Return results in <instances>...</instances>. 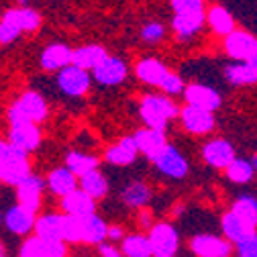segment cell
Listing matches in <instances>:
<instances>
[{
	"label": "cell",
	"instance_id": "74e56055",
	"mask_svg": "<svg viewBox=\"0 0 257 257\" xmlns=\"http://www.w3.org/2000/svg\"><path fill=\"white\" fill-rule=\"evenodd\" d=\"M157 88H162V90H164L166 94H170V96H178V94L184 92V82H182V78H180L178 74L168 72V74L164 76V80L159 82Z\"/></svg>",
	"mask_w": 257,
	"mask_h": 257
},
{
	"label": "cell",
	"instance_id": "681fc988",
	"mask_svg": "<svg viewBox=\"0 0 257 257\" xmlns=\"http://www.w3.org/2000/svg\"><path fill=\"white\" fill-rule=\"evenodd\" d=\"M19 3H21V7H27V0H19Z\"/></svg>",
	"mask_w": 257,
	"mask_h": 257
},
{
	"label": "cell",
	"instance_id": "5b68a950",
	"mask_svg": "<svg viewBox=\"0 0 257 257\" xmlns=\"http://www.w3.org/2000/svg\"><path fill=\"white\" fill-rule=\"evenodd\" d=\"M224 51L229 53V57L237 61H247V63H257V41L247 31H231L224 37Z\"/></svg>",
	"mask_w": 257,
	"mask_h": 257
},
{
	"label": "cell",
	"instance_id": "4dcf8cb0",
	"mask_svg": "<svg viewBox=\"0 0 257 257\" xmlns=\"http://www.w3.org/2000/svg\"><path fill=\"white\" fill-rule=\"evenodd\" d=\"M122 200L126 206H133V208H143L149 204L151 200V190L147 184L143 182H131L124 190H122Z\"/></svg>",
	"mask_w": 257,
	"mask_h": 257
},
{
	"label": "cell",
	"instance_id": "c3c4849f",
	"mask_svg": "<svg viewBox=\"0 0 257 257\" xmlns=\"http://www.w3.org/2000/svg\"><path fill=\"white\" fill-rule=\"evenodd\" d=\"M0 257H5V247H3V243H0Z\"/></svg>",
	"mask_w": 257,
	"mask_h": 257
},
{
	"label": "cell",
	"instance_id": "60d3db41",
	"mask_svg": "<svg viewBox=\"0 0 257 257\" xmlns=\"http://www.w3.org/2000/svg\"><path fill=\"white\" fill-rule=\"evenodd\" d=\"M237 257H257V235L251 233L237 243Z\"/></svg>",
	"mask_w": 257,
	"mask_h": 257
},
{
	"label": "cell",
	"instance_id": "cb8c5ba5",
	"mask_svg": "<svg viewBox=\"0 0 257 257\" xmlns=\"http://www.w3.org/2000/svg\"><path fill=\"white\" fill-rule=\"evenodd\" d=\"M137 153L139 151H137L133 137H124V139H120L118 145H114L106 151V162L112 166H131L137 159Z\"/></svg>",
	"mask_w": 257,
	"mask_h": 257
},
{
	"label": "cell",
	"instance_id": "277c9868",
	"mask_svg": "<svg viewBox=\"0 0 257 257\" xmlns=\"http://www.w3.org/2000/svg\"><path fill=\"white\" fill-rule=\"evenodd\" d=\"M149 247L153 257H170L178 251L180 237L170 222H157L149 229Z\"/></svg>",
	"mask_w": 257,
	"mask_h": 257
},
{
	"label": "cell",
	"instance_id": "ba28073f",
	"mask_svg": "<svg viewBox=\"0 0 257 257\" xmlns=\"http://www.w3.org/2000/svg\"><path fill=\"white\" fill-rule=\"evenodd\" d=\"M184 98L190 106H196V108H204V110H210L214 112L222 98H220V94L210 88V86H204V84H190V86H184Z\"/></svg>",
	"mask_w": 257,
	"mask_h": 257
},
{
	"label": "cell",
	"instance_id": "f1b7e54d",
	"mask_svg": "<svg viewBox=\"0 0 257 257\" xmlns=\"http://www.w3.org/2000/svg\"><path fill=\"white\" fill-rule=\"evenodd\" d=\"M220 224H222L224 239H227V241H233V243H239V241H243L247 235L255 233L253 229H249L247 224H245L239 216H235L233 212H227V214H224L222 220H220Z\"/></svg>",
	"mask_w": 257,
	"mask_h": 257
},
{
	"label": "cell",
	"instance_id": "8d00e7d4",
	"mask_svg": "<svg viewBox=\"0 0 257 257\" xmlns=\"http://www.w3.org/2000/svg\"><path fill=\"white\" fill-rule=\"evenodd\" d=\"M63 243H82V216L63 214Z\"/></svg>",
	"mask_w": 257,
	"mask_h": 257
},
{
	"label": "cell",
	"instance_id": "7c38bea8",
	"mask_svg": "<svg viewBox=\"0 0 257 257\" xmlns=\"http://www.w3.org/2000/svg\"><path fill=\"white\" fill-rule=\"evenodd\" d=\"M9 143L15 145L17 149L31 153L35 151L41 143V131L33 122H23V124H13L9 133Z\"/></svg>",
	"mask_w": 257,
	"mask_h": 257
},
{
	"label": "cell",
	"instance_id": "30bf717a",
	"mask_svg": "<svg viewBox=\"0 0 257 257\" xmlns=\"http://www.w3.org/2000/svg\"><path fill=\"white\" fill-rule=\"evenodd\" d=\"M192 251H194L198 257H229L231 255V243L222 237L216 235H196L190 243Z\"/></svg>",
	"mask_w": 257,
	"mask_h": 257
},
{
	"label": "cell",
	"instance_id": "52a82bcc",
	"mask_svg": "<svg viewBox=\"0 0 257 257\" xmlns=\"http://www.w3.org/2000/svg\"><path fill=\"white\" fill-rule=\"evenodd\" d=\"M92 78L102 86H116V84L124 82V78H126V63L120 57L106 55L98 66L92 70Z\"/></svg>",
	"mask_w": 257,
	"mask_h": 257
},
{
	"label": "cell",
	"instance_id": "ac0fdd59",
	"mask_svg": "<svg viewBox=\"0 0 257 257\" xmlns=\"http://www.w3.org/2000/svg\"><path fill=\"white\" fill-rule=\"evenodd\" d=\"M35 220H37L35 218V212H31L29 208H25L21 204H15L7 212V218H5L7 229L11 233H15V235H27V233H31V231H33V227H35Z\"/></svg>",
	"mask_w": 257,
	"mask_h": 257
},
{
	"label": "cell",
	"instance_id": "7402d4cb",
	"mask_svg": "<svg viewBox=\"0 0 257 257\" xmlns=\"http://www.w3.org/2000/svg\"><path fill=\"white\" fill-rule=\"evenodd\" d=\"M170 70L164 66L159 59L155 57H145L137 63V68H135V74L137 78L143 82V84H149V86H159V82L164 80V76L168 74Z\"/></svg>",
	"mask_w": 257,
	"mask_h": 257
},
{
	"label": "cell",
	"instance_id": "3957f363",
	"mask_svg": "<svg viewBox=\"0 0 257 257\" xmlns=\"http://www.w3.org/2000/svg\"><path fill=\"white\" fill-rule=\"evenodd\" d=\"M31 174V166L27 153L17 149L15 145L7 143L5 157H3V166H0V182H7L11 186H17L23 178Z\"/></svg>",
	"mask_w": 257,
	"mask_h": 257
},
{
	"label": "cell",
	"instance_id": "f35d334b",
	"mask_svg": "<svg viewBox=\"0 0 257 257\" xmlns=\"http://www.w3.org/2000/svg\"><path fill=\"white\" fill-rule=\"evenodd\" d=\"M166 37V29L162 23H147L141 29V39L147 43H159Z\"/></svg>",
	"mask_w": 257,
	"mask_h": 257
},
{
	"label": "cell",
	"instance_id": "4fadbf2b",
	"mask_svg": "<svg viewBox=\"0 0 257 257\" xmlns=\"http://www.w3.org/2000/svg\"><path fill=\"white\" fill-rule=\"evenodd\" d=\"M182 122H184V128L194 135H204V133H210L214 128V114L210 110H204V108H196V106H186L182 110Z\"/></svg>",
	"mask_w": 257,
	"mask_h": 257
},
{
	"label": "cell",
	"instance_id": "1f68e13d",
	"mask_svg": "<svg viewBox=\"0 0 257 257\" xmlns=\"http://www.w3.org/2000/svg\"><path fill=\"white\" fill-rule=\"evenodd\" d=\"M231 212L235 216H239L249 229L255 231V224H257V200L253 196H241L239 200H235Z\"/></svg>",
	"mask_w": 257,
	"mask_h": 257
},
{
	"label": "cell",
	"instance_id": "f907efd6",
	"mask_svg": "<svg viewBox=\"0 0 257 257\" xmlns=\"http://www.w3.org/2000/svg\"><path fill=\"white\" fill-rule=\"evenodd\" d=\"M170 257H174V255H170Z\"/></svg>",
	"mask_w": 257,
	"mask_h": 257
},
{
	"label": "cell",
	"instance_id": "d6a6232c",
	"mask_svg": "<svg viewBox=\"0 0 257 257\" xmlns=\"http://www.w3.org/2000/svg\"><path fill=\"white\" fill-rule=\"evenodd\" d=\"M23 35L21 31V25H19V19L15 15V9H9L0 21V45H9L13 41H17L19 37Z\"/></svg>",
	"mask_w": 257,
	"mask_h": 257
},
{
	"label": "cell",
	"instance_id": "484cf974",
	"mask_svg": "<svg viewBox=\"0 0 257 257\" xmlns=\"http://www.w3.org/2000/svg\"><path fill=\"white\" fill-rule=\"evenodd\" d=\"M224 78L235 86H247V84H255L257 80V63H247V61H239V63H231L224 70Z\"/></svg>",
	"mask_w": 257,
	"mask_h": 257
},
{
	"label": "cell",
	"instance_id": "8992f818",
	"mask_svg": "<svg viewBox=\"0 0 257 257\" xmlns=\"http://www.w3.org/2000/svg\"><path fill=\"white\" fill-rule=\"evenodd\" d=\"M90 84H92V76L86 70L72 66V63L57 72L59 90L66 96H72V98H80V96H84L90 90Z\"/></svg>",
	"mask_w": 257,
	"mask_h": 257
},
{
	"label": "cell",
	"instance_id": "83f0119b",
	"mask_svg": "<svg viewBox=\"0 0 257 257\" xmlns=\"http://www.w3.org/2000/svg\"><path fill=\"white\" fill-rule=\"evenodd\" d=\"M80 180H82V188H80V190H84L92 200H100V198L106 196L108 182H106V178H104L98 170H92V172L84 174Z\"/></svg>",
	"mask_w": 257,
	"mask_h": 257
},
{
	"label": "cell",
	"instance_id": "836d02e7",
	"mask_svg": "<svg viewBox=\"0 0 257 257\" xmlns=\"http://www.w3.org/2000/svg\"><path fill=\"white\" fill-rule=\"evenodd\" d=\"M122 255L124 257H153L147 237L139 233L122 237Z\"/></svg>",
	"mask_w": 257,
	"mask_h": 257
},
{
	"label": "cell",
	"instance_id": "44dd1931",
	"mask_svg": "<svg viewBox=\"0 0 257 257\" xmlns=\"http://www.w3.org/2000/svg\"><path fill=\"white\" fill-rule=\"evenodd\" d=\"M106 222L96 214H88V216H82V243H88V245H100L104 243L106 239Z\"/></svg>",
	"mask_w": 257,
	"mask_h": 257
},
{
	"label": "cell",
	"instance_id": "9a60e30c",
	"mask_svg": "<svg viewBox=\"0 0 257 257\" xmlns=\"http://www.w3.org/2000/svg\"><path fill=\"white\" fill-rule=\"evenodd\" d=\"M133 141L137 145V151H141L143 155H147L151 162L159 155L168 141H166V135L162 131H155V128H141L133 135Z\"/></svg>",
	"mask_w": 257,
	"mask_h": 257
},
{
	"label": "cell",
	"instance_id": "9c48e42d",
	"mask_svg": "<svg viewBox=\"0 0 257 257\" xmlns=\"http://www.w3.org/2000/svg\"><path fill=\"white\" fill-rule=\"evenodd\" d=\"M153 164L157 166V170L170 176V178H184L188 174V162H186V157L172 145H166L162 151H159V155L153 159Z\"/></svg>",
	"mask_w": 257,
	"mask_h": 257
},
{
	"label": "cell",
	"instance_id": "ab89813d",
	"mask_svg": "<svg viewBox=\"0 0 257 257\" xmlns=\"http://www.w3.org/2000/svg\"><path fill=\"white\" fill-rule=\"evenodd\" d=\"M172 9L176 15L204 13V3L202 0H172Z\"/></svg>",
	"mask_w": 257,
	"mask_h": 257
},
{
	"label": "cell",
	"instance_id": "7bdbcfd3",
	"mask_svg": "<svg viewBox=\"0 0 257 257\" xmlns=\"http://www.w3.org/2000/svg\"><path fill=\"white\" fill-rule=\"evenodd\" d=\"M68 247L63 241H43V257H66Z\"/></svg>",
	"mask_w": 257,
	"mask_h": 257
},
{
	"label": "cell",
	"instance_id": "8fae6325",
	"mask_svg": "<svg viewBox=\"0 0 257 257\" xmlns=\"http://www.w3.org/2000/svg\"><path fill=\"white\" fill-rule=\"evenodd\" d=\"M41 194H43V182L35 174H29L17 184V196L19 204L29 208L31 212H37L41 206Z\"/></svg>",
	"mask_w": 257,
	"mask_h": 257
},
{
	"label": "cell",
	"instance_id": "bcb514c9",
	"mask_svg": "<svg viewBox=\"0 0 257 257\" xmlns=\"http://www.w3.org/2000/svg\"><path fill=\"white\" fill-rule=\"evenodd\" d=\"M141 227H143V229L151 227V214H149L147 210H143V212H141Z\"/></svg>",
	"mask_w": 257,
	"mask_h": 257
},
{
	"label": "cell",
	"instance_id": "e0dca14e",
	"mask_svg": "<svg viewBox=\"0 0 257 257\" xmlns=\"http://www.w3.org/2000/svg\"><path fill=\"white\" fill-rule=\"evenodd\" d=\"M61 208L66 214H72V216H88L94 212L96 200H92L84 190L76 188L70 192V194L61 196Z\"/></svg>",
	"mask_w": 257,
	"mask_h": 257
},
{
	"label": "cell",
	"instance_id": "4316f807",
	"mask_svg": "<svg viewBox=\"0 0 257 257\" xmlns=\"http://www.w3.org/2000/svg\"><path fill=\"white\" fill-rule=\"evenodd\" d=\"M47 184H49V188H51L53 194L66 196V194H70L72 190L78 188V178H76L68 168H57V170H53V172L49 174Z\"/></svg>",
	"mask_w": 257,
	"mask_h": 257
},
{
	"label": "cell",
	"instance_id": "ffe728a7",
	"mask_svg": "<svg viewBox=\"0 0 257 257\" xmlns=\"http://www.w3.org/2000/svg\"><path fill=\"white\" fill-rule=\"evenodd\" d=\"M106 55H108V53H106V49H104L102 45H94V43H92V45H84V47L72 51V66L90 72V70H94L96 66H98V63H100Z\"/></svg>",
	"mask_w": 257,
	"mask_h": 257
},
{
	"label": "cell",
	"instance_id": "f6af8a7d",
	"mask_svg": "<svg viewBox=\"0 0 257 257\" xmlns=\"http://www.w3.org/2000/svg\"><path fill=\"white\" fill-rule=\"evenodd\" d=\"M106 237L112 239V241H118V239L124 237V233H122L120 227H108V229H106Z\"/></svg>",
	"mask_w": 257,
	"mask_h": 257
},
{
	"label": "cell",
	"instance_id": "ee69618b",
	"mask_svg": "<svg viewBox=\"0 0 257 257\" xmlns=\"http://www.w3.org/2000/svg\"><path fill=\"white\" fill-rule=\"evenodd\" d=\"M100 255L102 257H120V253L112 245H106V243H100Z\"/></svg>",
	"mask_w": 257,
	"mask_h": 257
},
{
	"label": "cell",
	"instance_id": "f546056e",
	"mask_svg": "<svg viewBox=\"0 0 257 257\" xmlns=\"http://www.w3.org/2000/svg\"><path fill=\"white\" fill-rule=\"evenodd\" d=\"M66 168L76 176V178H82L84 174L92 172V170H98V159L94 155H88V153H82V151H72L68 153L66 157Z\"/></svg>",
	"mask_w": 257,
	"mask_h": 257
},
{
	"label": "cell",
	"instance_id": "e575fe53",
	"mask_svg": "<svg viewBox=\"0 0 257 257\" xmlns=\"http://www.w3.org/2000/svg\"><path fill=\"white\" fill-rule=\"evenodd\" d=\"M227 170V178L235 184H245L253 178L255 174V162H247V159H241V157H235L233 162L224 168Z\"/></svg>",
	"mask_w": 257,
	"mask_h": 257
},
{
	"label": "cell",
	"instance_id": "d590c367",
	"mask_svg": "<svg viewBox=\"0 0 257 257\" xmlns=\"http://www.w3.org/2000/svg\"><path fill=\"white\" fill-rule=\"evenodd\" d=\"M15 15L19 19V25H21V31L23 33H35V31L41 27V15L29 7H17L15 9Z\"/></svg>",
	"mask_w": 257,
	"mask_h": 257
},
{
	"label": "cell",
	"instance_id": "816d5d0a",
	"mask_svg": "<svg viewBox=\"0 0 257 257\" xmlns=\"http://www.w3.org/2000/svg\"><path fill=\"white\" fill-rule=\"evenodd\" d=\"M202 3H204V0H202Z\"/></svg>",
	"mask_w": 257,
	"mask_h": 257
},
{
	"label": "cell",
	"instance_id": "d6986e66",
	"mask_svg": "<svg viewBox=\"0 0 257 257\" xmlns=\"http://www.w3.org/2000/svg\"><path fill=\"white\" fill-rule=\"evenodd\" d=\"M35 237L41 241H61L63 214H43L35 220Z\"/></svg>",
	"mask_w": 257,
	"mask_h": 257
},
{
	"label": "cell",
	"instance_id": "b9f144b4",
	"mask_svg": "<svg viewBox=\"0 0 257 257\" xmlns=\"http://www.w3.org/2000/svg\"><path fill=\"white\" fill-rule=\"evenodd\" d=\"M19 257H43V241L37 237H31L23 243Z\"/></svg>",
	"mask_w": 257,
	"mask_h": 257
},
{
	"label": "cell",
	"instance_id": "7a4b0ae2",
	"mask_svg": "<svg viewBox=\"0 0 257 257\" xmlns=\"http://www.w3.org/2000/svg\"><path fill=\"white\" fill-rule=\"evenodd\" d=\"M47 116V102L39 92H25L17 102L11 104L9 108V120L13 124H23V122H41Z\"/></svg>",
	"mask_w": 257,
	"mask_h": 257
},
{
	"label": "cell",
	"instance_id": "7dc6e473",
	"mask_svg": "<svg viewBox=\"0 0 257 257\" xmlns=\"http://www.w3.org/2000/svg\"><path fill=\"white\" fill-rule=\"evenodd\" d=\"M5 149H7V143L0 141V166H3V157H5Z\"/></svg>",
	"mask_w": 257,
	"mask_h": 257
},
{
	"label": "cell",
	"instance_id": "5bb4252c",
	"mask_svg": "<svg viewBox=\"0 0 257 257\" xmlns=\"http://www.w3.org/2000/svg\"><path fill=\"white\" fill-rule=\"evenodd\" d=\"M202 157H204V162L208 166H212V168H227L235 159V149H233V145L229 141L214 139V141L204 145Z\"/></svg>",
	"mask_w": 257,
	"mask_h": 257
},
{
	"label": "cell",
	"instance_id": "d4e9b609",
	"mask_svg": "<svg viewBox=\"0 0 257 257\" xmlns=\"http://www.w3.org/2000/svg\"><path fill=\"white\" fill-rule=\"evenodd\" d=\"M204 21L210 25V29L214 31L216 35H222V37H227L231 31H235L233 15L227 9H222V7H210L204 13Z\"/></svg>",
	"mask_w": 257,
	"mask_h": 257
},
{
	"label": "cell",
	"instance_id": "6da1fadb",
	"mask_svg": "<svg viewBox=\"0 0 257 257\" xmlns=\"http://www.w3.org/2000/svg\"><path fill=\"white\" fill-rule=\"evenodd\" d=\"M139 114L143 118V122L147 124V128H155V131H166L168 122L178 116V106L162 94H149L141 100L139 106Z\"/></svg>",
	"mask_w": 257,
	"mask_h": 257
},
{
	"label": "cell",
	"instance_id": "2e32d148",
	"mask_svg": "<svg viewBox=\"0 0 257 257\" xmlns=\"http://www.w3.org/2000/svg\"><path fill=\"white\" fill-rule=\"evenodd\" d=\"M72 63V49L63 43H51L41 53V68L45 72H59Z\"/></svg>",
	"mask_w": 257,
	"mask_h": 257
},
{
	"label": "cell",
	"instance_id": "603a6c76",
	"mask_svg": "<svg viewBox=\"0 0 257 257\" xmlns=\"http://www.w3.org/2000/svg\"><path fill=\"white\" fill-rule=\"evenodd\" d=\"M204 25V13H188V15H174L172 29L180 39L194 37Z\"/></svg>",
	"mask_w": 257,
	"mask_h": 257
}]
</instances>
